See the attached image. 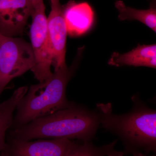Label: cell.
<instances>
[{
    "label": "cell",
    "instance_id": "obj_8",
    "mask_svg": "<svg viewBox=\"0 0 156 156\" xmlns=\"http://www.w3.org/2000/svg\"><path fill=\"white\" fill-rule=\"evenodd\" d=\"M32 6L30 0H0V34L14 37L21 34Z\"/></svg>",
    "mask_w": 156,
    "mask_h": 156
},
{
    "label": "cell",
    "instance_id": "obj_6",
    "mask_svg": "<svg viewBox=\"0 0 156 156\" xmlns=\"http://www.w3.org/2000/svg\"><path fill=\"white\" fill-rule=\"evenodd\" d=\"M75 142L66 138L25 140L6 136L0 156H65Z\"/></svg>",
    "mask_w": 156,
    "mask_h": 156
},
{
    "label": "cell",
    "instance_id": "obj_10",
    "mask_svg": "<svg viewBox=\"0 0 156 156\" xmlns=\"http://www.w3.org/2000/svg\"><path fill=\"white\" fill-rule=\"evenodd\" d=\"M108 64L112 66H146L156 68V45H137L127 53L115 52L109 59Z\"/></svg>",
    "mask_w": 156,
    "mask_h": 156
},
{
    "label": "cell",
    "instance_id": "obj_13",
    "mask_svg": "<svg viewBox=\"0 0 156 156\" xmlns=\"http://www.w3.org/2000/svg\"><path fill=\"white\" fill-rule=\"evenodd\" d=\"M117 142L115 140L106 145L97 147L91 142H76L65 156H108L114 151Z\"/></svg>",
    "mask_w": 156,
    "mask_h": 156
},
{
    "label": "cell",
    "instance_id": "obj_11",
    "mask_svg": "<svg viewBox=\"0 0 156 156\" xmlns=\"http://www.w3.org/2000/svg\"><path fill=\"white\" fill-rule=\"evenodd\" d=\"M115 7L119 12L118 18L121 21L138 20L156 32V7L153 0L149 9L139 10L126 6L122 1H117Z\"/></svg>",
    "mask_w": 156,
    "mask_h": 156
},
{
    "label": "cell",
    "instance_id": "obj_3",
    "mask_svg": "<svg viewBox=\"0 0 156 156\" xmlns=\"http://www.w3.org/2000/svg\"><path fill=\"white\" fill-rule=\"evenodd\" d=\"M76 66L68 67L66 64L54 69L48 80L31 86L17 104L9 129L19 128L69 107L73 102L68 100L66 87Z\"/></svg>",
    "mask_w": 156,
    "mask_h": 156
},
{
    "label": "cell",
    "instance_id": "obj_15",
    "mask_svg": "<svg viewBox=\"0 0 156 156\" xmlns=\"http://www.w3.org/2000/svg\"><path fill=\"white\" fill-rule=\"evenodd\" d=\"M32 3L34 2H36V1H37V0H30Z\"/></svg>",
    "mask_w": 156,
    "mask_h": 156
},
{
    "label": "cell",
    "instance_id": "obj_5",
    "mask_svg": "<svg viewBox=\"0 0 156 156\" xmlns=\"http://www.w3.org/2000/svg\"><path fill=\"white\" fill-rule=\"evenodd\" d=\"M32 5L30 38L34 64L31 70L35 78L39 82H42L53 75L51 70L53 60L48 39L47 17L44 1L37 0Z\"/></svg>",
    "mask_w": 156,
    "mask_h": 156
},
{
    "label": "cell",
    "instance_id": "obj_12",
    "mask_svg": "<svg viewBox=\"0 0 156 156\" xmlns=\"http://www.w3.org/2000/svg\"><path fill=\"white\" fill-rule=\"evenodd\" d=\"M19 100L17 95L13 94L7 100L0 103V154L5 146L7 132L12 124Z\"/></svg>",
    "mask_w": 156,
    "mask_h": 156
},
{
    "label": "cell",
    "instance_id": "obj_4",
    "mask_svg": "<svg viewBox=\"0 0 156 156\" xmlns=\"http://www.w3.org/2000/svg\"><path fill=\"white\" fill-rule=\"evenodd\" d=\"M34 64L30 44L0 34V96L13 79L31 69Z\"/></svg>",
    "mask_w": 156,
    "mask_h": 156
},
{
    "label": "cell",
    "instance_id": "obj_14",
    "mask_svg": "<svg viewBox=\"0 0 156 156\" xmlns=\"http://www.w3.org/2000/svg\"><path fill=\"white\" fill-rule=\"evenodd\" d=\"M124 153L123 152L118 151L115 150L113 152L108 156H123Z\"/></svg>",
    "mask_w": 156,
    "mask_h": 156
},
{
    "label": "cell",
    "instance_id": "obj_2",
    "mask_svg": "<svg viewBox=\"0 0 156 156\" xmlns=\"http://www.w3.org/2000/svg\"><path fill=\"white\" fill-rule=\"evenodd\" d=\"M130 111L122 115L113 113L110 103L98 104L100 125L122 141L126 152L145 156L156 147V111L134 95Z\"/></svg>",
    "mask_w": 156,
    "mask_h": 156
},
{
    "label": "cell",
    "instance_id": "obj_9",
    "mask_svg": "<svg viewBox=\"0 0 156 156\" xmlns=\"http://www.w3.org/2000/svg\"><path fill=\"white\" fill-rule=\"evenodd\" d=\"M64 15L68 34L78 37L84 34L92 27L94 14L87 2L70 1L64 6Z\"/></svg>",
    "mask_w": 156,
    "mask_h": 156
},
{
    "label": "cell",
    "instance_id": "obj_1",
    "mask_svg": "<svg viewBox=\"0 0 156 156\" xmlns=\"http://www.w3.org/2000/svg\"><path fill=\"white\" fill-rule=\"evenodd\" d=\"M100 126L97 110L73 102L68 107L50 115L9 129L7 136L25 140L66 138L89 142L94 138Z\"/></svg>",
    "mask_w": 156,
    "mask_h": 156
},
{
    "label": "cell",
    "instance_id": "obj_7",
    "mask_svg": "<svg viewBox=\"0 0 156 156\" xmlns=\"http://www.w3.org/2000/svg\"><path fill=\"white\" fill-rule=\"evenodd\" d=\"M51 10L47 17V33L53 65L54 69L66 65L67 28L64 15V6L60 0H50Z\"/></svg>",
    "mask_w": 156,
    "mask_h": 156
}]
</instances>
